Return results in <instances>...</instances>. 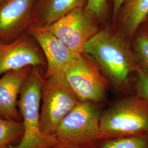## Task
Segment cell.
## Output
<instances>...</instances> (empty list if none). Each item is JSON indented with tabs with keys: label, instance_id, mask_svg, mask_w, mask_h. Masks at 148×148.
<instances>
[{
	"label": "cell",
	"instance_id": "1",
	"mask_svg": "<svg viewBox=\"0 0 148 148\" xmlns=\"http://www.w3.org/2000/svg\"><path fill=\"white\" fill-rule=\"evenodd\" d=\"M38 67H32L22 86L18 106L24 131L19 143L9 148H48L59 144L54 136L42 132L40 126V104L42 77Z\"/></svg>",
	"mask_w": 148,
	"mask_h": 148
},
{
	"label": "cell",
	"instance_id": "2",
	"mask_svg": "<svg viewBox=\"0 0 148 148\" xmlns=\"http://www.w3.org/2000/svg\"><path fill=\"white\" fill-rule=\"evenodd\" d=\"M85 53L90 54L112 80L126 82L133 68L132 57L126 42L108 30L98 32L85 45Z\"/></svg>",
	"mask_w": 148,
	"mask_h": 148
},
{
	"label": "cell",
	"instance_id": "3",
	"mask_svg": "<svg viewBox=\"0 0 148 148\" xmlns=\"http://www.w3.org/2000/svg\"><path fill=\"white\" fill-rule=\"evenodd\" d=\"M40 126L43 133L54 136L64 118L79 103L64 71L44 77L42 84Z\"/></svg>",
	"mask_w": 148,
	"mask_h": 148
},
{
	"label": "cell",
	"instance_id": "4",
	"mask_svg": "<svg viewBox=\"0 0 148 148\" xmlns=\"http://www.w3.org/2000/svg\"><path fill=\"white\" fill-rule=\"evenodd\" d=\"M101 134V118L97 108L88 102H79L65 117L54 134L59 144L74 145Z\"/></svg>",
	"mask_w": 148,
	"mask_h": 148
},
{
	"label": "cell",
	"instance_id": "5",
	"mask_svg": "<svg viewBox=\"0 0 148 148\" xmlns=\"http://www.w3.org/2000/svg\"><path fill=\"white\" fill-rule=\"evenodd\" d=\"M94 18L85 7L76 8L46 27L75 53L85 52L86 43L98 32Z\"/></svg>",
	"mask_w": 148,
	"mask_h": 148
},
{
	"label": "cell",
	"instance_id": "6",
	"mask_svg": "<svg viewBox=\"0 0 148 148\" xmlns=\"http://www.w3.org/2000/svg\"><path fill=\"white\" fill-rule=\"evenodd\" d=\"M101 134H132L148 130V112L137 101L126 100L101 118Z\"/></svg>",
	"mask_w": 148,
	"mask_h": 148
},
{
	"label": "cell",
	"instance_id": "7",
	"mask_svg": "<svg viewBox=\"0 0 148 148\" xmlns=\"http://www.w3.org/2000/svg\"><path fill=\"white\" fill-rule=\"evenodd\" d=\"M65 76L79 101H101L106 95V84L101 75L79 55L64 69Z\"/></svg>",
	"mask_w": 148,
	"mask_h": 148
},
{
	"label": "cell",
	"instance_id": "8",
	"mask_svg": "<svg viewBox=\"0 0 148 148\" xmlns=\"http://www.w3.org/2000/svg\"><path fill=\"white\" fill-rule=\"evenodd\" d=\"M36 41L27 32L10 42L0 40V77L12 71L45 65Z\"/></svg>",
	"mask_w": 148,
	"mask_h": 148
},
{
	"label": "cell",
	"instance_id": "9",
	"mask_svg": "<svg viewBox=\"0 0 148 148\" xmlns=\"http://www.w3.org/2000/svg\"><path fill=\"white\" fill-rule=\"evenodd\" d=\"M36 0H2L0 2V40L10 42L27 32L33 24Z\"/></svg>",
	"mask_w": 148,
	"mask_h": 148
},
{
	"label": "cell",
	"instance_id": "10",
	"mask_svg": "<svg viewBox=\"0 0 148 148\" xmlns=\"http://www.w3.org/2000/svg\"><path fill=\"white\" fill-rule=\"evenodd\" d=\"M27 32L34 38L42 50L47 68L44 77L61 71L79 55L75 53L46 27L32 24Z\"/></svg>",
	"mask_w": 148,
	"mask_h": 148
},
{
	"label": "cell",
	"instance_id": "11",
	"mask_svg": "<svg viewBox=\"0 0 148 148\" xmlns=\"http://www.w3.org/2000/svg\"><path fill=\"white\" fill-rule=\"evenodd\" d=\"M32 67L12 71L0 77V115L19 120L21 114L17 110L18 97Z\"/></svg>",
	"mask_w": 148,
	"mask_h": 148
},
{
	"label": "cell",
	"instance_id": "12",
	"mask_svg": "<svg viewBox=\"0 0 148 148\" xmlns=\"http://www.w3.org/2000/svg\"><path fill=\"white\" fill-rule=\"evenodd\" d=\"M87 0H36L33 11V24L47 27L74 9L85 7Z\"/></svg>",
	"mask_w": 148,
	"mask_h": 148
},
{
	"label": "cell",
	"instance_id": "13",
	"mask_svg": "<svg viewBox=\"0 0 148 148\" xmlns=\"http://www.w3.org/2000/svg\"><path fill=\"white\" fill-rule=\"evenodd\" d=\"M148 16V0H125L116 18L123 31L132 36Z\"/></svg>",
	"mask_w": 148,
	"mask_h": 148
},
{
	"label": "cell",
	"instance_id": "14",
	"mask_svg": "<svg viewBox=\"0 0 148 148\" xmlns=\"http://www.w3.org/2000/svg\"><path fill=\"white\" fill-rule=\"evenodd\" d=\"M23 122L12 119H5L0 115V148L8 147L16 138L23 134Z\"/></svg>",
	"mask_w": 148,
	"mask_h": 148
},
{
	"label": "cell",
	"instance_id": "15",
	"mask_svg": "<svg viewBox=\"0 0 148 148\" xmlns=\"http://www.w3.org/2000/svg\"><path fill=\"white\" fill-rule=\"evenodd\" d=\"M147 140L142 137L119 139L106 143L101 148H145Z\"/></svg>",
	"mask_w": 148,
	"mask_h": 148
},
{
	"label": "cell",
	"instance_id": "16",
	"mask_svg": "<svg viewBox=\"0 0 148 148\" xmlns=\"http://www.w3.org/2000/svg\"><path fill=\"white\" fill-rule=\"evenodd\" d=\"M134 49L138 57L148 71V36L144 33L138 35L134 41Z\"/></svg>",
	"mask_w": 148,
	"mask_h": 148
},
{
	"label": "cell",
	"instance_id": "17",
	"mask_svg": "<svg viewBox=\"0 0 148 148\" xmlns=\"http://www.w3.org/2000/svg\"><path fill=\"white\" fill-rule=\"evenodd\" d=\"M108 6V0H87L85 8L95 18H101L106 15Z\"/></svg>",
	"mask_w": 148,
	"mask_h": 148
},
{
	"label": "cell",
	"instance_id": "18",
	"mask_svg": "<svg viewBox=\"0 0 148 148\" xmlns=\"http://www.w3.org/2000/svg\"><path fill=\"white\" fill-rule=\"evenodd\" d=\"M137 87L140 95L148 100V71H141L139 73Z\"/></svg>",
	"mask_w": 148,
	"mask_h": 148
},
{
	"label": "cell",
	"instance_id": "19",
	"mask_svg": "<svg viewBox=\"0 0 148 148\" xmlns=\"http://www.w3.org/2000/svg\"><path fill=\"white\" fill-rule=\"evenodd\" d=\"M125 0H112V14L113 18L115 19L116 18L117 14L120 11L121 7Z\"/></svg>",
	"mask_w": 148,
	"mask_h": 148
},
{
	"label": "cell",
	"instance_id": "20",
	"mask_svg": "<svg viewBox=\"0 0 148 148\" xmlns=\"http://www.w3.org/2000/svg\"><path fill=\"white\" fill-rule=\"evenodd\" d=\"M142 25H143V33L148 36V16Z\"/></svg>",
	"mask_w": 148,
	"mask_h": 148
},
{
	"label": "cell",
	"instance_id": "21",
	"mask_svg": "<svg viewBox=\"0 0 148 148\" xmlns=\"http://www.w3.org/2000/svg\"><path fill=\"white\" fill-rule=\"evenodd\" d=\"M48 148H79L77 147L75 145H62V144H57L54 146L50 147Z\"/></svg>",
	"mask_w": 148,
	"mask_h": 148
},
{
	"label": "cell",
	"instance_id": "22",
	"mask_svg": "<svg viewBox=\"0 0 148 148\" xmlns=\"http://www.w3.org/2000/svg\"><path fill=\"white\" fill-rule=\"evenodd\" d=\"M2 1V0H0V2H1Z\"/></svg>",
	"mask_w": 148,
	"mask_h": 148
},
{
	"label": "cell",
	"instance_id": "23",
	"mask_svg": "<svg viewBox=\"0 0 148 148\" xmlns=\"http://www.w3.org/2000/svg\"><path fill=\"white\" fill-rule=\"evenodd\" d=\"M8 148V147H5V148Z\"/></svg>",
	"mask_w": 148,
	"mask_h": 148
}]
</instances>
